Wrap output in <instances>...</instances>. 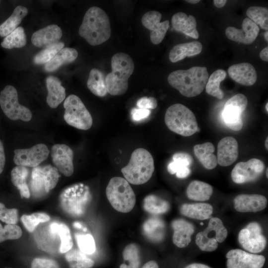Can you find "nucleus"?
Masks as SVG:
<instances>
[{
  "mask_svg": "<svg viewBox=\"0 0 268 268\" xmlns=\"http://www.w3.org/2000/svg\"><path fill=\"white\" fill-rule=\"evenodd\" d=\"M78 33L92 46L99 45L107 41L111 34L108 15L99 7H91L83 17Z\"/></svg>",
  "mask_w": 268,
  "mask_h": 268,
  "instance_id": "1",
  "label": "nucleus"
},
{
  "mask_svg": "<svg viewBox=\"0 0 268 268\" xmlns=\"http://www.w3.org/2000/svg\"><path fill=\"white\" fill-rule=\"evenodd\" d=\"M208 77L206 67L195 66L188 69H178L171 72L167 80L182 95L193 97L203 91Z\"/></svg>",
  "mask_w": 268,
  "mask_h": 268,
  "instance_id": "2",
  "label": "nucleus"
},
{
  "mask_svg": "<svg viewBox=\"0 0 268 268\" xmlns=\"http://www.w3.org/2000/svg\"><path fill=\"white\" fill-rule=\"evenodd\" d=\"M112 71L105 77L108 93L112 95H122L127 91L128 79L133 74L134 63L127 54L120 52L111 58Z\"/></svg>",
  "mask_w": 268,
  "mask_h": 268,
  "instance_id": "3",
  "label": "nucleus"
},
{
  "mask_svg": "<svg viewBox=\"0 0 268 268\" xmlns=\"http://www.w3.org/2000/svg\"><path fill=\"white\" fill-rule=\"evenodd\" d=\"M154 170L151 153L146 149L138 148L132 153L128 164L122 168L125 179L133 185H141L150 180Z\"/></svg>",
  "mask_w": 268,
  "mask_h": 268,
  "instance_id": "4",
  "label": "nucleus"
},
{
  "mask_svg": "<svg viewBox=\"0 0 268 268\" xmlns=\"http://www.w3.org/2000/svg\"><path fill=\"white\" fill-rule=\"evenodd\" d=\"M165 123L171 131L184 136H189L198 130V125L193 112L181 104H175L168 108Z\"/></svg>",
  "mask_w": 268,
  "mask_h": 268,
  "instance_id": "5",
  "label": "nucleus"
},
{
  "mask_svg": "<svg viewBox=\"0 0 268 268\" xmlns=\"http://www.w3.org/2000/svg\"><path fill=\"white\" fill-rule=\"evenodd\" d=\"M106 195L111 205L118 211L129 212L135 205V194L129 183L124 178H112L106 187Z\"/></svg>",
  "mask_w": 268,
  "mask_h": 268,
  "instance_id": "6",
  "label": "nucleus"
},
{
  "mask_svg": "<svg viewBox=\"0 0 268 268\" xmlns=\"http://www.w3.org/2000/svg\"><path fill=\"white\" fill-rule=\"evenodd\" d=\"M64 118L68 125L82 130H87L91 127L92 116L77 96L74 94L68 96L64 102Z\"/></svg>",
  "mask_w": 268,
  "mask_h": 268,
  "instance_id": "7",
  "label": "nucleus"
},
{
  "mask_svg": "<svg viewBox=\"0 0 268 268\" xmlns=\"http://www.w3.org/2000/svg\"><path fill=\"white\" fill-rule=\"evenodd\" d=\"M0 106L4 114L11 120L28 122L32 118L31 111L19 103L17 91L12 85H6L0 91Z\"/></svg>",
  "mask_w": 268,
  "mask_h": 268,
  "instance_id": "8",
  "label": "nucleus"
},
{
  "mask_svg": "<svg viewBox=\"0 0 268 268\" xmlns=\"http://www.w3.org/2000/svg\"><path fill=\"white\" fill-rule=\"evenodd\" d=\"M248 100L242 94H237L225 104L222 113L223 121L231 130L238 131L243 127L242 115L247 107Z\"/></svg>",
  "mask_w": 268,
  "mask_h": 268,
  "instance_id": "9",
  "label": "nucleus"
},
{
  "mask_svg": "<svg viewBox=\"0 0 268 268\" xmlns=\"http://www.w3.org/2000/svg\"><path fill=\"white\" fill-rule=\"evenodd\" d=\"M262 231L259 223L256 222L249 223L239 232L238 239L239 244L249 253H261L267 245V240Z\"/></svg>",
  "mask_w": 268,
  "mask_h": 268,
  "instance_id": "10",
  "label": "nucleus"
},
{
  "mask_svg": "<svg viewBox=\"0 0 268 268\" xmlns=\"http://www.w3.org/2000/svg\"><path fill=\"white\" fill-rule=\"evenodd\" d=\"M265 169L264 162L257 158H252L246 162L237 163L231 173L233 181L236 184H244L257 180Z\"/></svg>",
  "mask_w": 268,
  "mask_h": 268,
  "instance_id": "11",
  "label": "nucleus"
},
{
  "mask_svg": "<svg viewBox=\"0 0 268 268\" xmlns=\"http://www.w3.org/2000/svg\"><path fill=\"white\" fill-rule=\"evenodd\" d=\"M13 161L17 166L36 167L46 160L49 154L46 145L36 144L27 149H16L14 150Z\"/></svg>",
  "mask_w": 268,
  "mask_h": 268,
  "instance_id": "12",
  "label": "nucleus"
},
{
  "mask_svg": "<svg viewBox=\"0 0 268 268\" xmlns=\"http://www.w3.org/2000/svg\"><path fill=\"white\" fill-rule=\"evenodd\" d=\"M226 258L227 268H262L266 262V258L263 255L239 249L229 251Z\"/></svg>",
  "mask_w": 268,
  "mask_h": 268,
  "instance_id": "13",
  "label": "nucleus"
},
{
  "mask_svg": "<svg viewBox=\"0 0 268 268\" xmlns=\"http://www.w3.org/2000/svg\"><path fill=\"white\" fill-rule=\"evenodd\" d=\"M162 14L155 10L146 12L141 18L142 25L151 31V42L155 45L162 41L169 27V21L166 20L160 22Z\"/></svg>",
  "mask_w": 268,
  "mask_h": 268,
  "instance_id": "14",
  "label": "nucleus"
},
{
  "mask_svg": "<svg viewBox=\"0 0 268 268\" xmlns=\"http://www.w3.org/2000/svg\"><path fill=\"white\" fill-rule=\"evenodd\" d=\"M51 156L55 167L64 175L71 176L74 171L73 152L67 145L56 144L51 148Z\"/></svg>",
  "mask_w": 268,
  "mask_h": 268,
  "instance_id": "15",
  "label": "nucleus"
},
{
  "mask_svg": "<svg viewBox=\"0 0 268 268\" xmlns=\"http://www.w3.org/2000/svg\"><path fill=\"white\" fill-rule=\"evenodd\" d=\"M60 175L58 170L50 165L34 168L32 172V187L39 189L41 186L48 193L57 185Z\"/></svg>",
  "mask_w": 268,
  "mask_h": 268,
  "instance_id": "16",
  "label": "nucleus"
},
{
  "mask_svg": "<svg viewBox=\"0 0 268 268\" xmlns=\"http://www.w3.org/2000/svg\"><path fill=\"white\" fill-rule=\"evenodd\" d=\"M242 25L241 29L232 26L228 27L225 30L226 37L234 42L244 44L252 43L258 36L260 31L258 25L248 18L243 20Z\"/></svg>",
  "mask_w": 268,
  "mask_h": 268,
  "instance_id": "17",
  "label": "nucleus"
},
{
  "mask_svg": "<svg viewBox=\"0 0 268 268\" xmlns=\"http://www.w3.org/2000/svg\"><path fill=\"white\" fill-rule=\"evenodd\" d=\"M267 198L259 194H240L234 199V207L240 212H256L264 209Z\"/></svg>",
  "mask_w": 268,
  "mask_h": 268,
  "instance_id": "18",
  "label": "nucleus"
},
{
  "mask_svg": "<svg viewBox=\"0 0 268 268\" xmlns=\"http://www.w3.org/2000/svg\"><path fill=\"white\" fill-rule=\"evenodd\" d=\"M238 153L236 139L232 136L223 137L217 145V163L221 166H228L237 160Z\"/></svg>",
  "mask_w": 268,
  "mask_h": 268,
  "instance_id": "19",
  "label": "nucleus"
},
{
  "mask_svg": "<svg viewBox=\"0 0 268 268\" xmlns=\"http://www.w3.org/2000/svg\"><path fill=\"white\" fill-rule=\"evenodd\" d=\"M228 73L235 82L245 86H251L257 80V73L253 66L248 63H242L231 66Z\"/></svg>",
  "mask_w": 268,
  "mask_h": 268,
  "instance_id": "20",
  "label": "nucleus"
},
{
  "mask_svg": "<svg viewBox=\"0 0 268 268\" xmlns=\"http://www.w3.org/2000/svg\"><path fill=\"white\" fill-rule=\"evenodd\" d=\"M62 36L61 28L52 24L35 31L31 37V42L36 47L46 48L59 42Z\"/></svg>",
  "mask_w": 268,
  "mask_h": 268,
  "instance_id": "21",
  "label": "nucleus"
},
{
  "mask_svg": "<svg viewBox=\"0 0 268 268\" xmlns=\"http://www.w3.org/2000/svg\"><path fill=\"white\" fill-rule=\"evenodd\" d=\"M171 225L173 229V243L179 248L187 247L195 231L193 224L184 219H177L172 221Z\"/></svg>",
  "mask_w": 268,
  "mask_h": 268,
  "instance_id": "22",
  "label": "nucleus"
},
{
  "mask_svg": "<svg viewBox=\"0 0 268 268\" xmlns=\"http://www.w3.org/2000/svg\"><path fill=\"white\" fill-rule=\"evenodd\" d=\"M173 29L193 38L199 37L196 28L197 21L194 16H188L185 13L180 12L174 14L171 19Z\"/></svg>",
  "mask_w": 268,
  "mask_h": 268,
  "instance_id": "23",
  "label": "nucleus"
},
{
  "mask_svg": "<svg viewBox=\"0 0 268 268\" xmlns=\"http://www.w3.org/2000/svg\"><path fill=\"white\" fill-rule=\"evenodd\" d=\"M173 161L167 166V170L170 174H175L177 178L184 179L191 173L190 166L193 159L189 154L180 152L175 153L172 157Z\"/></svg>",
  "mask_w": 268,
  "mask_h": 268,
  "instance_id": "24",
  "label": "nucleus"
},
{
  "mask_svg": "<svg viewBox=\"0 0 268 268\" xmlns=\"http://www.w3.org/2000/svg\"><path fill=\"white\" fill-rule=\"evenodd\" d=\"M48 90L46 101L52 108H56L66 98V89L61 80L57 77L50 75L46 79Z\"/></svg>",
  "mask_w": 268,
  "mask_h": 268,
  "instance_id": "25",
  "label": "nucleus"
},
{
  "mask_svg": "<svg viewBox=\"0 0 268 268\" xmlns=\"http://www.w3.org/2000/svg\"><path fill=\"white\" fill-rule=\"evenodd\" d=\"M202 49V45L199 41L179 44L171 49L169 58L172 63H176L186 57H191L200 54Z\"/></svg>",
  "mask_w": 268,
  "mask_h": 268,
  "instance_id": "26",
  "label": "nucleus"
},
{
  "mask_svg": "<svg viewBox=\"0 0 268 268\" xmlns=\"http://www.w3.org/2000/svg\"><path fill=\"white\" fill-rule=\"evenodd\" d=\"M212 206L207 203H184L180 207L181 213L189 218L205 220L210 218L213 213Z\"/></svg>",
  "mask_w": 268,
  "mask_h": 268,
  "instance_id": "27",
  "label": "nucleus"
},
{
  "mask_svg": "<svg viewBox=\"0 0 268 268\" xmlns=\"http://www.w3.org/2000/svg\"><path fill=\"white\" fill-rule=\"evenodd\" d=\"M214 151V146L210 142L196 144L194 147L195 156L204 167L208 170L214 169L217 165V157L213 154Z\"/></svg>",
  "mask_w": 268,
  "mask_h": 268,
  "instance_id": "28",
  "label": "nucleus"
},
{
  "mask_svg": "<svg viewBox=\"0 0 268 268\" xmlns=\"http://www.w3.org/2000/svg\"><path fill=\"white\" fill-rule=\"evenodd\" d=\"M77 56L78 52L75 49L64 48L45 64L44 69L47 72L54 71L63 65L73 62Z\"/></svg>",
  "mask_w": 268,
  "mask_h": 268,
  "instance_id": "29",
  "label": "nucleus"
},
{
  "mask_svg": "<svg viewBox=\"0 0 268 268\" xmlns=\"http://www.w3.org/2000/svg\"><path fill=\"white\" fill-rule=\"evenodd\" d=\"M213 193L212 187L202 181L194 180L188 185L186 195L187 197L195 201H206L208 200Z\"/></svg>",
  "mask_w": 268,
  "mask_h": 268,
  "instance_id": "30",
  "label": "nucleus"
},
{
  "mask_svg": "<svg viewBox=\"0 0 268 268\" xmlns=\"http://www.w3.org/2000/svg\"><path fill=\"white\" fill-rule=\"evenodd\" d=\"M27 13L28 9L26 7L17 6L11 15L0 25V36L6 37L15 30Z\"/></svg>",
  "mask_w": 268,
  "mask_h": 268,
  "instance_id": "31",
  "label": "nucleus"
},
{
  "mask_svg": "<svg viewBox=\"0 0 268 268\" xmlns=\"http://www.w3.org/2000/svg\"><path fill=\"white\" fill-rule=\"evenodd\" d=\"M87 86L89 90L95 95L104 97L107 93L105 77L101 71L92 68L89 74Z\"/></svg>",
  "mask_w": 268,
  "mask_h": 268,
  "instance_id": "32",
  "label": "nucleus"
},
{
  "mask_svg": "<svg viewBox=\"0 0 268 268\" xmlns=\"http://www.w3.org/2000/svg\"><path fill=\"white\" fill-rule=\"evenodd\" d=\"M29 174V170L26 167L16 166L11 171V181L20 192L21 198L28 199L30 191L26 183Z\"/></svg>",
  "mask_w": 268,
  "mask_h": 268,
  "instance_id": "33",
  "label": "nucleus"
},
{
  "mask_svg": "<svg viewBox=\"0 0 268 268\" xmlns=\"http://www.w3.org/2000/svg\"><path fill=\"white\" fill-rule=\"evenodd\" d=\"M143 230L149 239L158 242L161 241L164 237L165 225L161 219L153 217L145 222L143 225Z\"/></svg>",
  "mask_w": 268,
  "mask_h": 268,
  "instance_id": "34",
  "label": "nucleus"
},
{
  "mask_svg": "<svg viewBox=\"0 0 268 268\" xmlns=\"http://www.w3.org/2000/svg\"><path fill=\"white\" fill-rule=\"evenodd\" d=\"M226 77V72L221 69L214 71L208 77L205 85L206 92L218 99L223 98L224 93L220 88V83Z\"/></svg>",
  "mask_w": 268,
  "mask_h": 268,
  "instance_id": "35",
  "label": "nucleus"
},
{
  "mask_svg": "<svg viewBox=\"0 0 268 268\" xmlns=\"http://www.w3.org/2000/svg\"><path fill=\"white\" fill-rule=\"evenodd\" d=\"M143 207L150 213L160 214L167 212L170 209V204L167 201L155 195H149L143 200Z\"/></svg>",
  "mask_w": 268,
  "mask_h": 268,
  "instance_id": "36",
  "label": "nucleus"
},
{
  "mask_svg": "<svg viewBox=\"0 0 268 268\" xmlns=\"http://www.w3.org/2000/svg\"><path fill=\"white\" fill-rule=\"evenodd\" d=\"M65 258L69 268H90L94 264V261L79 249L71 248L66 253Z\"/></svg>",
  "mask_w": 268,
  "mask_h": 268,
  "instance_id": "37",
  "label": "nucleus"
},
{
  "mask_svg": "<svg viewBox=\"0 0 268 268\" xmlns=\"http://www.w3.org/2000/svg\"><path fill=\"white\" fill-rule=\"evenodd\" d=\"M52 234L60 236L61 244L59 251L61 253H66L73 246V242L68 227L64 223H53L50 226Z\"/></svg>",
  "mask_w": 268,
  "mask_h": 268,
  "instance_id": "38",
  "label": "nucleus"
},
{
  "mask_svg": "<svg viewBox=\"0 0 268 268\" xmlns=\"http://www.w3.org/2000/svg\"><path fill=\"white\" fill-rule=\"evenodd\" d=\"M27 42L26 35L24 28L18 26L15 30L5 37L1 43L2 47L11 49L24 47Z\"/></svg>",
  "mask_w": 268,
  "mask_h": 268,
  "instance_id": "39",
  "label": "nucleus"
},
{
  "mask_svg": "<svg viewBox=\"0 0 268 268\" xmlns=\"http://www.w3.org/2000/svg\"><path fill=\"white\" fill-rule=\"evenodd\" d=\"M207 236L214 234V237L218 243L223 242L227 238L228 232L222 220L218 217L210 219L207 226L202 231ZM212 235V234H211Z\"/></svg>",
  "mask_w": 268,
  "mask_h": 268,
  "instance_id": "40",
  "label": "nucleus"
},
{
  "mask_svg": "<svg viewBox=\"0 0 268 268\" xmlns=\"http://www.w3.org/2000/svg\"><path fill=\"white\" fill-rule=\"evenodd\" d=\"M246 14L250 20L263 29H268V9L265 7L250 6L246 11Z\"/></svg>",
  "mask_w": 268,
  "mask_h": 268,
  "instance_id": "41",
  "label": "nucleus"
},
{
  "mask_svg": "<svg viewBox=\"0 0 268 268\" xmlns=\"http://www.w3.org/2000/svg\"><path fill=\"white\" fill-rule=\"evenodd\" d=\"M64 45L63 42H59L45 48L34 56L33 59V63L36 65L47 63L64 48Z\"/></svg>",
  "mask_w": 268,
  "mask_h": 268,
  "instance_id": "42",
  "label": "nucleus"
},
{
  "mask_svg": "<svg viewBox=\"0 0 268 268\" xmlns=\"http://www.w3.org/2000/svg\"><path fill=\"white\" fill-rule=\"evenodd\" d=\"M50 219V216L43 212H36L30 215L23 214L21 217L22 223L29 232H33L40 223L47 222Z\"/></svg>",
  "mask_w": 268,
  "mask_h": 268,
  "instance_id": "43",
  "label": "nucleus"
},
{
  "mask_svg": "<svg viewBox=\"0 0 268 268\" xmlns=\"http://www.w3.org/2000/svg\"><path fill=\"white\" fill-rule=\"evenodd\" d=\"M123 256L124 261L128 263L127 265L129 268H139V250L135 244L131 243L126 246L123 252Z\"/></svg>",
  "mask_w": 268,
  "mask_h": 268,
  "instance_id": "44",
  "label": "nucleus"
},
{
  "mask_svg": "<svg viewBox=\"0 0 268 268\" xmlns=\"http://www.w3.org/2000/svg\"><path fill=\"white\" fill-rule=\"evenodd\" d=\"M196 244L200 250L205 252L214 251L218 247V242L215 237L207 236L202 231L197 234Z\"/></svg>",
  "mask_w": 268,
  "mask_h": 268,
  "instance_id": "45",
  "label": "nucleus"
},
{
  "mask_svg": "<svg viewBox=\"0 0 268 268\" xmlns=\"http://www.w3.org/2000/svg\"><path fill=\"white\" fill-rule=\"evenodd\" d=\"M22 235L21 228L16 224H6L4 227L0 223V243L8 240H16Z\"/></svg>",
  "mask_w": 268,
  "mask_h": 268,
  "instance_id": "46",
  "label": "nucleus"
},
{
  "mask_svg": "<svg viewBox=\"0 0 268 268\" xmlns=\"http://www.w3.org/2000/svg\"><path fill=\"white\" fill-rule=\"evenodd\" d=\"M77 244L79 250L85 254L90 255L96 250L95 240L90 234L76 236Z\"/></svg>",
  "mask_w": 268,
  "mask_h": 268,
  "instance_id": "47",
  "label": "nucleus"
},
{
  "mask_svg": "<svg viewBox=\"0 0 268 268\" xmlns=\"http://www.w3.org/2000/svg\"><path fill=\"white\" fill-rule=\"evenodd\" d=\"M0 220L6 224H16L18 221L17 209L7 208L0 202Z\"/></svg>",
  "mask_w": 268,
  "mask_h": 268,
  "instance_id": "48",
  "label": "nucleus"
},
{
  "mask_svg": "<svg viewBox=\"0 0 268 268\" xmlns=\"http://www.w3.org/2000/svg\"><path fill=\"white\" fill-rule=\"evenodd\" d=\"M31 268H60V267L54 260L37 258L32 261Z\"/></svg>",
  "mask_w": 268,
  "mask_h": 268,
  "instance_id": "49",
  "label": "nucleus"
},
{
  "mask_svg": "<svg viewBox=\"0 0 268 268\" xmlns=\"http://www.w3.org/2000/svg\"><path fill=\"white\" fill-rule=\"evenodd\" d=\"M137 108L145 109H154L157 106V101L153 97H142L139 98L136 102Z\"/></svg>",
  "mask_w": 268,
  "mask_h": 268,
  "instance_id": "50",
  "label": "nucleus"
},
{
  "mask_svg": "<svg viewBox=\"0 0 268 268\" xmlns=\"http://www.w3.org/2000/svg\"><path fill=\"white\" fill-rule=\"evenodd\" d=\"M149 109L133 108L131 111L132 119L135 122H139L147 118L150 115Z\"/></svg>",
  "mask_w": 268,
  "mask_h": 268,
  "instance_id": "51",
  "label": "nucleus"
},
{
  "mask_svg": "<svg viewBox=\"0 0 268 268\" xmlns=\"http://www.w3.org/2000/svg\"><path fill=\"white\" fill-rule=\"evenodd\" d=\"M5 163V156L4 147L0 139V174L2 172Z\"/></svg>",
  "mask_w": 268,
  "mask_h": 268,
  "instance_id": "52",
  "label": "nucleus"
},
{
  "mask_svg": "<svg viewBox=\"0 0 268 268\" xmlns=\"http://www.w3.org/2000/svg\"><path fill=\"white\" fill-rule=\"evenodd\" d=\"M260 58L265 61H268V47L267 46L266 48L263 49L260 53Z\"/></svg>",
  "mask_w": 268,
  "mask_h": 268,
  "instance_id": "53",
  "label": "nucleus"
},
{
  "mask_svg": "<svg viewBox=\"0 0 268 268\" xmlns=\"http://www.w3.org/2000/svg\"><path fill=\"white\" fill-rule=\"evenodd\" d=\"M185 268H211L209 266L200 263H193L186 266Z\"/></svg>",
  "mask_w": 268,
  "mask_h": 268,
  "instance_id": "54",
  "label": "nucleus"
},
{
  "mask_svg": "<svg viewBox=\"0 0 268 268\" xmlns=\"http://www.w3.org/2000/svg\"><path fill=\"white\" fill-rule=\"evenodd\" d=\"M142 268H159V267L155 261H150L146 263Z\"/></svg>",
  "mask_w": 268,
  "mask_h": 268,
  "instance_id": "55",
  "label": "nucleus"
},
{
  "mask_svg": "<svg viewBox=\"0 0 268 268\" xmlns=\"http://www.w3.org/2000/svg\"><path fill=\"white\" fill-rule=\"evenodd\" d=\"M227 0H214L213 3L217 8H221L226 4Z\"/></svg>",
  "mask_w": 268,
  "mask_h": 268,
  "instance_id": "56",
  "label": "nucleus"
},
{
  "mask_svg": "<svg viewBox=\"0 0 268 268\" xmlns=\"http://www.w3.org/2000/svg\"><path fill=\"white\" fill-rule=\"evenodd\" d=\"M186 1L189 2L190 3H192V4H196V3H199L200 1V0H186Z\"/></svg>",
  "mask_w": 268,
  "mask_h": 268,
  "instance_id": "57",
  "label": "nucleus"
},
{
  "mask_svg": "<svg viewBox=\"0 0 268 268\" xmlns=\"http://www.w3.org/2000/svg\"><path fill=\"white\" fill-rule=\"evenodd\" d=\"M264 37H265V38L266 39V40L267 41H268V31H266L265 33H264Z\"/></svg>",
  "mask_w": 268,
  "mask_h": 268,
  "instance_id": "58",
  "label": "nucleus"
},
{
  "mask_svg": "<svg viewBox=\"0 0 268 268\" xmlns=\"http://www.w3.org/2000/svg\"><path fill=\"white\" fill-rule=\"evenodd\" d=\"M120 268H129V267L125 263L121 265Z\"/></svg>",
  "mask_w": 268,
  "mask_h": 268,
  "instance_id": "59",
  "label": "nucleus"
},
{
  "mask_svg": "<svg viewBox=\"0 0 268 268\" xmlns=\"http://www.w3.org/2000/svg\"><path fill=\"white\" fill-rule=\"evenodd\" d=\"M268 138L267 137L266 139V141H265V146H266V148L267 149H268Z\"/></svg>",
  "mask_w": 268,
  "mask_h": 268,
  "instance_id": "60",
  "label": "nucleus"
},
{
  "mask_svg": "<svg viewBox=\"0 0 268 268\" xmlns=\"http://www.w3.org/2000/svg\"><path fill=\"white\" fill-rule=\"evenodd\" d=\"M268 103L267 102L266 105V109L267 112H268Z\"/></svg>",
  "mask_w": 268,
  "mask_h": 268,
  "instance_id": "61",
  "label": "nucleus"
},
{
  "mask_svg": "<svg viewBox=\"0 0 268 268\" xmlns=\"http://www.w3.org/2000/svg\"><path fill=\"white\" fill-rule=\"evenodd\" d=\"M268 168H267L266 169V177L268 178Z\"/></svg>",
  "mask_w": 268,
  "mask_h": 268,
  "instance_id": "62",
  "label": "nucleus"
},
{
  "mask_svg": "<svg viewBox=\"0 0 268 268\" xmlns=\"http://www.w3.org/2000/svg\"><path fill=\"white\" fill-rule=\"evenodd\" d=\"M200 224H201V225H203V223H201Z\"/></svg>",
  "mask_w": 268,
  "mask_h": 268,
  "instance_id": "63",
  "label": "nucleus"
},
{
  "mask_svg": "<svg viewBox=\"0 0 268 268\" xmlns=\"http://www.w3.org/2000/svg\"></svg>",
  "mask_w": 268,
  "mask_h": 268,
  "instance_id": "64",
  "label": "nucleus"
}]
</instances>
